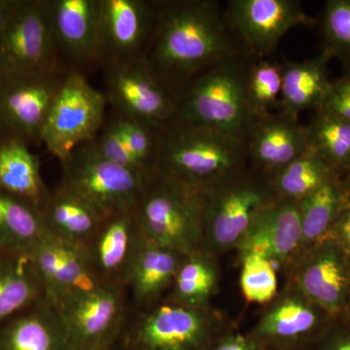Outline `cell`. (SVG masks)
I'll list each match as a JSON object with an SVG mask.
<instances>
[{"instance_id": "44", "label": "cell", "mask_w": 350, "mask_h": 350, "mask_svg": "<svg viewBox=\"0 0 350 350\" xmlns=\"http://www.w3.org/2000/svg\"><path fill=\"white\" fill-rule=\"evenodd\" d=\"M340 319L344 320L345 322H347V324L350 325V301L349 305H347V308L344 310V312L340 315Z\"/></svg>"}, {"instance_id": "2", "label": "cell", "mask_w": 350, "mask_h": 350, "mask_svg": "<svg viewBox=\"0 0 350 350\" xmlns=\"http://www.w3.org/2000/svg\"><path fill=\"white\" fill-rule=\"evenodd\" d=\"M202 188L157 169L145 176L135 214L146 243L184 256L204 250Z\"/></svg>"}, {"instance_id": "47", "label": "cell", "mask_w": 350, "mask_h": 350, "mask_svg": "<svg viewBox=\"0 0 350 350\" xmlns=\"http://www.w3.org/2000/svg\"><path fill=\"white\" fill-rule=\"evenodd\" d=\"M349 269H350V256H349Z\"/></svg>"}, {"instance_id": "45", "label": "cell", "mask_w": 350, "mask_h": 350, "mask_svg": "<svg viewBox=\"0 0 350 350\" xmlns=\"http://www.w3.org/2000/svg\"><path fill=\"white\" fill-rule=\"evenodd\" d=\"M91 350H117L116 347H101V349H91Z\"/></svg>"}, {"instance_id": "46", "label": "cell", "mask_w": 350, "mask_h": 350, "mask_svg": "<svg viewBox=\"0 0 350 350\" xmlns=\"http://www.w3.org/2000/svg\"><path fill=\"white\" fill-rule=\"evenodd\" d=\"M291 350H312V347H306V349H291Z\"/></svg>"}, {"instance_id": "15", "label": "cell", "mask_w": 350, "mask_h": 350, "mask_svg": "<svg viewBox=\"0 0 350 350\" xmlns=\"http://www.w3.org/2000/svg\"><path fill=\"white\" fill-rule=\"evenodd\" d=\"M273 301L250 334L267 350L312 347L336 319L295 286Z\"/></svg>"}, {"instance_id": "17", "label": "cell", "mask_w": 350, "mask_h": 350, "mask_svg": "<svg viewBox=\"0 0 350 350\" xmlns=\"http://www.w3.org/2000/svg\"><path fill=\"white\" fill-rule=\"evenodd\" d=\"M295 287L333 319L350 301L349 257L330 239L304 251L298 258Z\"/></svg>"}, {"instance_id": "7", "label": "cell", "mask_w": 350, "mask_h": 350, "mask_svg": "<svg viewBox=\"0 0 350 350\" xmlns=\"http://www.w3.org/2000/svg\"><path fill=\"white\" fill-rule=\"evenodd\" d=\"M107 103V94L88 81L81 71L70 69L48 112L41 144L63 163L78 147L98 137Z\"/></svg>"}, {"instance_id": "31", "label": "cell", "mask_w": 350, "mask_h": 350, "mask_svg": "<svg viewBox=\"0 0 350 350\" xmlns=\"http://www.w3.org/2000/svg\"><path fill=\"white\" fill-rule=\"evenodd\" d=\"M217 288V269L208 253H195L183 260L165 298L191 308H207Z\"/></svg>"}, {"instance_id": "26", "label": "cell", "mask_w": 350, "mask_h": 350, "mask_svg": "<svg viewBox=\"0 0 350 350\" xmlns=\"http://www.w3.org/2000/svg\"><path fill=\"white\" fill-rule=\"evenodd\" d=\"M0 190L41 211L50 189L42 178L40 161L31 146L16 139H0Z\"/></svg>"}, {"instance_id": "42", "label": "cell", "mask_w": 350, "mask_h": 350, "mask_svg": "<svg viewBox=\"0 0 350 350\" xmlns=\"http://www.w3.org/2000/svg\"><path fill=\"white\" fill-rule=\"evenodd\" d=\"M14 1L15 0H0V33L12 11Z\"/></svg>"}, {"instance_id": "14", "label": "cell", "mask_w": 350, "mask_h": 350, "mask_svg": "<svg viewBox=\"0 0 350 350\" xmlns=\"http://www.w3.org/2000/svg\"><path fill=\"white\" fill-rule=\"evenodd\" d=\"M157 16L158 2L98 0L100 61L110 66L144 57Z\"/></svg>"}, {"instance_id": "34", "label": "cell", "mask_w": 350, "mask_h": 350, "mask_svg": "<svg viewBox=\"0 0 350 350\" xmlns=\"http://www.w3.org/2000/svg\"><path fill=\"white\" fill-rule=\"evenodd\" d=\"M322 52L350 70V0H328L320 17Z\"/></svg>"}, {"instance_id": "18", "label": "cell", "mask_w": 350, "mask_h": 350, "mask_svg": "<svg viewBox=\"0 0 350 350\" xmlns=\"http://www.w3.org/2000/svg\"><path fill=\"white\" fill-rule=\"evenodd\" d=\"M145 243L135 209L103 219L88 243V260L101 285L125 288L129 275Z\"/></svg>"}, {"instance_id": "12", "label": "cell", "mask_w": 350, "mask_h": 350, "mask_svg": "<svg viewBox=\"0 0 350 350\" xmlns=\"http://www.w3.org/2000/svg\"><path fill=\"white\" fill-rule=\"evenodd\" d=\"M56 308L73 350L116 347L131 313L125 288L105 285Z\"/></svg>"}, {"instance_id": "27", "label": "cell", "mask_w": 350, "mask_h": 350, "mask_svg": "<svg viewBox=\"0 0 350 350\" xmlns=\"http://www.w3.org/2000/svg\"><path fill=\"white\" fill-rule=\"evenodd\" d=\"M46 296L27 253L0 254V323Z\"/></svg>"}, {"instance_id": "3", "label": "cell", "mask_w": 350, "mask_h": 350, "mask_svg": "<svg viewBox=\"0 0 350 350\" xmlns=\"http://www.w3.org/2000/svg\"><path fill=\"white\" fill-rule=\"evenodd\" d=\"M251 59L241 52L196 76L179 93L176 119L216 129L246 142L257 120L246 85Z\"/></svg>"}, {"instance_id": "48", "label": "cell", "mask_w": 350, "mask_h": 350, "mask_svg": "<svg viewBox=\"0 0 350 350\" xmlns=\"http://www.w3.org/2000/svg\"><path fill=\"white\" fill-rule=\"evenodd\" d=\"M1 253H3V252H2V251H1V250H0V254H1Z\"/></svg>"}, {"instance_id": "9", "label": "cell", "mask_w": 350, "mask_h": 350, "mask_svg": "<svg viewBox=\"0 0 350 350\" xmlns=\"http://www.w3.org/2000/svg\"><path fill=\"white\" fill-rule=\"evenodd\" d=\"M66 72H0V139L41 144L44 123Z\"/></svg>"}, {"instance_id": "5", "label": "cell", "mask_w": 350, "mask_h": 350, "mask_svg": "<svg viewBox=\"0 0 350 350\" xmlns=\"http://www.w3.org/2000/svg\"><path fill=\"white\" fill-rule=\"evenodd\" d=\"M202 190L204 250L211 256L237 248L255 216L276 199L271 178L250 165Z\"/></svg>"}, {"instance_id": "32", "label": "cell", "mask_w": 350, "mask_h": 350, "mask_svg": "<svg viewBox=\"0 0 350 350\" xmlns=\"http://www.w3.org/2000/svg\"><path fill=\"white\" fill-rule=\"evenodd\" d=\"M306 126L308 147L342 178L350 170V123L323 110H317Z\"/></svg>"}, {"instance_id": "30", "label": "cell", "mask_w": 350, "mask_h": 350, "mask_svg": "<svg viewBox=\"0 0 350 350\" xmlns=\"http://www.w3.org/2000/svg\"><path fill=\"white\" fill-rule=\"evenodd\" d=\"M340 178L327 182L299 200L303 252L326 238L344 200Z\"/></svg>"}, {"instance_id": "38", "label": "cell", "mask_w": 350, "mask_h": 350, "mask_svg": "<svg viewBox=\"0 0 350 350\" xmlns=\"http://www.w3.org/2000/svg\"><path fill=\"white\" fill-rule=\"evenodd\" d=\"M319 110L350 123V70H345L340 78L332 81L330 90Z\"/></svg>"}, {"instance_id": "33", "label": "cell", "mask_w": 350, "mask_h": 350, "mask_svg": "<svg viewBox=\"0 0 350 350\" xmlns=\"http://www.w3.org/2000/svg\"><path fill=\"white\" fill-rule=\"evenodd\" d=\"M246 85L251 109L257 119L278 111L282 89V63L252 57Z\"/></svg>"}, {"instance_id": "19", "label": "cell", "mask_w": 350, "mask_h": 350, "mask_svg": "<svg viewBox=\"0 0 350 350\" xmlns=\"http://www.w3.org/2000/svg\"><path fill=\"white\" fill-rule=\"evenodd\" d=\"M237 248L241 256L254 253L278 266L300 257L303 236L298 202L276 198L255 216Z\"/></svg>"}, {"instance_id": "43", "label": "cell", "mask_w": 350, "mask_h": 350, "mask_svg": "<svg viewBox=\"0 0 350 350\" xmlns=\"http://www.w3.org/2000/svg\"><path fill=\"white\" fill-rule=\"evenodd\" d=\"M340 182L345 192H350V170L340 178Z\"/></svg>"}, {"instance_id": "10", "label": "cell", "mask_w": 350, "mask_h": 350, "mask_svg": "<svg viewBox=\"0 0 350 350\" xmlns=\"http://www.w3.org/2000/svg\"><path fill=\"white\" fill-rule=\"evenodd\" d=\"M107 68V100L118 116L155 129L176 119L178 93L154 73L145 57Z\"/></svg>"}, {"instance_id": "1", "label": "cell", "mask_w": 350, "mask_h": 350, "mask_svg": "<svg viewBox=\"0 0 350 350\" xmlns=\"http://www.w3.org/2000/svg\"><path fill=\"white\" fill-rule=\"evenodd\" d=\"M241 52L220 2H158L155 31L144 57L154 73L178 94L202 71Z\"/></svg>"}, {"instance_id": "24", "label": "cell", "mask_w": 350, "mask_h": 350, "mask_svg": "<svg viewBox=\"0 0 350 350\" xmlns=\"http://www.w3.org/2000/svg\"><path fill=\"white\" fill-rule=\"evenodd\" d=\"M331 61L325 52L301 62L283 59L282 96L278 111L299 118L306 110L315 112L320 109L332 84L328 70Z\"/></svg>"}, {"instance_id": "49", "label": "cell", "mask_w": 350, "mask_h": 350, "mask_svg": "<svg viewBox=\"0 0 350 350\" xmlns=\"http://www.w3.org/2000/svg\"><path fill=\"white\" fill-rule=\"evenodd\" d=\"M116 349H117V347H116ZM117 350H118V349H117Z\"/></svg>"}, {"instance_id": "11", "label": "cell", "mask_w": 350, "mask_h": 350, "mask_svg": "<svg viewBox=\"0 0 350 350\" xmlns=\"http://www.w3.org/2000/svg\"><path fill=\"white\" fill-rule=\"evenodd\" d=\"M61 69L46 0H15L0 33V72Z\"/></svg>"}, {"instance_id": "40", "label": "cell", "mask_w": 350, "mask_h": 350, "mask_svg": "<svg viewBox=\"0 0 350 350\" xmlns=\"http://www.w3.org/2000/svg\"><path fill=\"white\" fill-rule=\"evenodd\" d=\"M344 192L342 206L326 238L335 241L350 256V192Z\"/></svg>"}, {"instance_id": "35", "label": "cell", "mask_w": 350, "mask_h": 350, "mask_svg": "<svg viewBox=\"0 0 350 350\" xmlns=\"http://www.w3.org/2000/svg\"><path fill=\"white\" fill-rule=\"evenodd\" d=\"M275 265L261 255L248 253L241 256V288L250 303L266 305L278 296Z\"/></svg>"}, {"instance_id": "29", "label": "cell", "mask_w": 350, "mask_h": 350, "mask_svg": "<svg viewBox=\"0 0 350 350\" xmlns=\"http://www.w3.org/2000/svg\"><path fill=\"white\" fill-rule=\"evenodd\" d=\"M340 178L333 167L308 147L305 153L271 177L278 199H304L327 182Z\"/></svg>"}, {"instance_id": "39", "label": "cell", "mask_w": 350, "mask_h": 350, "mask_svg": "<svg viewBox=\"0 0 350 350\" xmlns=\"http://www.w3.org/2000/svg\"><path fill=\"white\" fill-rule=\"evenodd\" d=\"M312 350H350V325L338 317L319 338Z\"/></svg>"}, {"instance_id": "22", "label": "cell", "mask_w": 350, "mask_h": 350, "mask_svg": "<svg viewBox=\"0 0 350 350\" xmlns=\"http://www.w3.org/2000/svg\"><path fill=\"white\" fill-rule=\"evenodd\" d=\"M0 350H73L56 306L44 297L0 323Z\"/></svg>"}, {"instance_id": "4", "label": "cell", "mask_w": 350, "mask_h": 350, "mask_svg": "<svg viewBox=\"0 0 350 350\" xmlns=\"http://www.w3.org/2000/svg\"><path fill=\"white\" fill-rule=\"evenodd\" d=\"M248 165L246 142L174 119L159 130L155 169L202 188Z\"/></svg>"}, {"instance_id": "16", "label": "cell", "mask_w": 350, "mask_h": 350, "mask_svg": "<svg viewBox=\"0 0 350 350\" xmlns=\"http://www.w3.org/2000/svg\"><path fill=\"white\" fill-rule=\"evenodd\" d=\"M55 306L100 286L88 260L86 250L46 231L27 252Z\"/></svg>"}, {"instance_id": "6", "label": "cell", "mask_w": 350, "mask_h": 350, "mask_svg": "<svg viewBox=\"0 0 350 350\" xmlns=\"http://www.w3.org/2000/svg\"><path fill=\"white\" fill-rule=\"evenodd\" d=\"M208 308H191L163 298L131 312L118 350H208L224 335Z\"/></svg>"}, {"instance_id": "41", "label": "cell", "mask_w": 350, "mask_h": 350, "mask_svg": "<svg viewBox=\"0 0 350 350\" xmlns=\"http://www.w3.org/2000/svg\"><path fill=\"white\" fill-rule=\"evenodd\" d=\"M208 350H267L252 336L225 333L218 338Z\"/></svg>"}, {"instance_id": "21", "label": "cell", "mask_w": 350, "mask_h": 350, "mask_svg": "<svg viewBox=\"0 0 350 350\" xmlns=\"http://www.w3.org/2000/svg\"><path fill=\"white\" fill-rule=\"evenodd\" d=\"M57 52L76 64L100 62L98 0H46Z\"/></svg>"}, {"instance_id": "25", "label": "cell", "mask_w": 350, "mask_h": 350, "mask_svg": "<svg viewBox=\"0 0 350 350\" xmlns=\"http://www.w3.org/2000/svg\"><path fill=\"white\" fill-rule=\"evenodd\" d=\"M41 214L46 231L84 248L107 218L63 182L50 189Z\"/></svg>"}, {"instance_id": "20", "label": "cell", "mask_w": 350, "mask_h": 350, "mask_svg": "<svg viewBox=\"0 0 350 350\" xmlns=\"http://www.w3.org/2000/svg\"><path fill=\"white\" fill-rule=\"evenodd\" d=\"M248 165L269 178L308 149L306 126L280 111L258 118L247 138Z\"/></svg>"}, {"instance_id": "28", "label": "cell", "mask_w": 350, "mask_h": 350, "mask_svg": "<svg viewBox=\"0 0 350 350\" xmlns=\"http://www.w3.org/2000/svg\"><path fill=\"white\" fill-rule=\"evenodd\" d=\"M45 232L40 211L0 190V250L2 252L27 253Z\"/></svg>"}, {"instance_id": "13", "label": "cell", "mask_w": 350, "mask_h": 350, "mask_svg": "<svg viewBox=\"0 0 350 350\" xmlns=\"http://www.w3.org/2000/svg\"><path fill=\"white\" fill-rule=\"evenodd\" d=\"M226 16L244 53L253 57L273 54L292 29L313 25L299 0H229Z\"/></svg>"}, {"instance_id": "37", "label": "cell", "mask_w": 350, "mask_h": 350, "mask_svg": "<svg viewBox=\"0 0 350 350\" xmlns=\"http://www.w3.org/2000/svg\"><path fill=\"white\" fill-rule=\"evenodd\" d=\"M94 144L98 153L107 160L144 176L148 174L126 146L112 122L105 126L100 137H96Z\"/></svg>"}, {"instance_id": "23", "label": "cell", "mask_w": 350, "mask_h": 350, "mask_svg": "<svg viewBox=\"0 0 350 350\" xmlns=\"http://www.w3.org/2000/svg\"><path fill=\"white\" fill-rule=\"evenodd\" d=\"M186 256L145 241L126 284L131 312L144 310L165 298Z\"/></svg>"}, {"instance_id": "36", "label": "cell", "mask_w": 350, "mask_h": 350, "mask_svg": "<svg viewBox=\"0 0 350 350\" xmlns=\"http://www.w3.org/2000/svg\"><path fill=\"white\" fill-rule=\"evenodd\" d=\"M112 123L142 169L146 174H150L156 167L160 129L152 128L140 122L121 116H117Z\"/></svg>"}, {"instance_id": "8", "label": "cell", "mask_w": 350, "mask_h": 350, "mask_svg": "<svg viewBox=\"0 0 350 350\" xmlns=\"http://www.w3.org/2000/svg\"><path fill=\"white\" fill-rule=\"evenodd\" d=\"M62 165L61 182L105 217L137 207L144 175L107 160L94 142L78 147Z\"/></svg>"}]
</instances>
